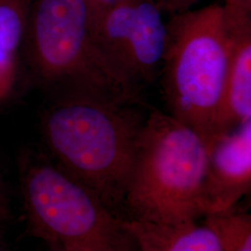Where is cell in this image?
<instances>
[{"mask_svg":"<svg viewBox=\"0 0 251 251\" xmlns=\"http://www.w3.org/2000/svg\"><path fill=\"white\" fill-rule=\"evenodd\" d=\"M118 1L120 0H86L90 12V25Z\"/></svg>","mask_w":251,"mask_h":251,"instance_id":"5bb4252c","label":"cell"},{"mask_svg":"<svg viewBox=\"0 0 251 251\" xmlns=\"http://www.w3.org/2000/svg\"><path fill=\"white\" fill-rule=\"evenodd\" d=\"M228 33L229 63L216 119L215 139L251 120V29Z\"/></svg>","mask_w":251,"mask_h":251,"instance_id":"ba28073f","label":"cell"},{"mask_svg":"<svg viewBox=\"0 0 251 251\" xmlns=\"http://www.w3.org/2000/svg\"><path fill=\"white\" fill-rule=\"evenodd\" d=\"M0 251H3V250H2V249H1V248H0Z\"/></svg>","mask_w":251,"mask_h":251,"instance_id":"e0dca14e","label":"cell"},{"mask_svg":"<svg viewBox=\"0 0 251 251\" xmlns=\"http://www.w3.org/2000/svg\"><path fill=\"white\" fill-rule=\"evenodd\" d=\"M7 201L4 196V192L0 183V222L4 221L8 216V208H7Z\"/></svg>","mask_w":251,"mask_h":251,"instance_id":"9a60e30c","label":"cell"},{"mask_svg":"<svg viewBox=\"0 0 251 251\" xmlns=\"http://www.w3.org/2000/svg\"><path fill=\"white\" fill-rule=\"evenodd\" d=\"M147 111L145 103L66 97L54 100L42 118L54 163L123 220L126 190Z\"/></svg>","mask_w":251,"mask_h":251,"instance_id":"6da1fadb","label":"cell"},{"mask_svg":"<svg viewBox=\"0 0 251 251\" xmlns=\"http://www.w3.org/2000/svg\"><path fill=\"white\" fill-rule=\"evenodd\" d=\"M222 6L228 31L251 28V0H225Z\"/></svg>","mask_w":251,"mask_h":251,"instance_id":"7c38bea8","label":"cell"},{"mask_svg":"<svg viewBox=\"0 0 251 251\" xmlns=\"http://www.w3.org/2000/svg\"><path fill=\"white\" fill-rule=\"evenodd\" d=\"M204 217V224L215 233L222 251H251L250 214L232 208Z\"/></svg>","mask_w":251,"mask_h":251,"instance_id":"8fae6325","label":"cell"},{"mask_svg":"<svg viewBox=\"0 0 251 251\" xmlns=\"http://www.w3.org/2000/svg\"><path fill=\"white\" fill-rule=\"evenodd\" d=\"M22 192L28 229L48 246L67 251H134L123 220L55 163L27 160Z\"/></svg>","mask_w":251,"mask_h":251,"instance_id":"5b68a950","label":"cell"},{"mask_svg":"<svg viewBox=\"0 0 251 251\" xmlns=\"http://www.w3.org/2000/svg\"><path fill=\"white\" fill-rule=\"evenodd\" d=\"M24 46L32 79L54 100L144 103L95 45L86 0H34Z\"/></svg>","mask_w":251,"mask_h":251,"instance_id":"7a4b0ae2","label":"cell"},{"mask_svg":"<svg viewBox=\"0 0 251 251\" xmlns=\"http://www.w3.org/2000/svg\"><path fill=\"white\" fill-rule=\"evenodd\" d=\"M90 30L105 61L136 90L142 92L160 75L167 24L151 0H120Z\"/></svg>","mask_w":251,"mask_h":251,"instance_id":"8992f818","label":"cell"},{"mask_svg":"<svg viewBox=\"0 0 251 251\" xmlns=\"http://www.w3.org/2000/svg\"><path fill=\"white\" fill-rule=\"evenodd\" d=\"M206 151L202 187L204 216L232 209L251 191V120L218 137Z\"/></svg>","mask_w":251,"mask_h":251,"instance_id":"52a82bcc","label":"cell"},{"mask_svg":"<svg viewBox=\"0 0 251 251\" xmlns=\"http://www.w3.org/2000/svg\"><path fill=\"white\" fill-rule=\"evenodd\" d=\"M152 3L163 12L166 11L172 15L181 14L198 3L199 0H151Z\"/></svg>","mask_w":251,"mask_h":251,"instance_id":"4fadbf2b","label":"cell"},{"mask_svg":"<svg viewBox=\"0 0 251 251\" xmlns=\"http://www.w3.org/2000/svg\"><path fill=\"white\" fill-rule=\"evenodd\" d=\"M49 247V249H48V251H64L63 249H61V248H57V247H53V246H48Z\"/></svg>","mask_w":251,"mask_h":251,"instance_id":"2e32d148","label":"cell"},{"mask_svg":"<svg viewBox=\"0 0 251 251\" xmlns=\"http://www.w3.org/2000/svg\"><path fill=\"white\" fill-rule=\"evenodd\" d=\"M139 251H222L215 233L205 224L155 225L126 220Z\"/></svg>","mask_w":251,"mask_h":251,"instance_id":"9c48e42d","label":"cell"},{"mask_svg":"<svg viewBox=\"0 0 251 251\" xmlns=\"http://www.w3.org/2000/svg\"><path fill=\"white\" fill-rule=\"evenodd\" d=\"M206 144L169 114L148 108L126 190V220L181 225L204 216Z\"/></svg>","mask_w":251,"mask_h":251,"instance_id":"3957f363","label":"cell"},{"mask_svg":"<svg viewBox=\"0 0 251 251\" xmlns=\"http://www.w3.org/2000/svg\"><path fill=\"white\" fill-rule=\"evenodd\" d=\"M230 55L222 5L172 15L162 60V92L169 115L193 129L206 147L215 140Z\"/></svg>","mask_w":251,"mask_h":251,"instance_id":"277c9868","label":"cell"},{"mask_svg":"<svg viewBox=\"0 0 251 251\" xmlns=\"http://www.w3.org/2000/svg\"><path fill=\"white\" fill-rule=\"evenodd\" d=\"M34 0H0V101L14 87Z\"/></svg>","mask_w":251,"mask_h":251,"instance_id":"30bf717a","label":"cell"}]
</instances>
